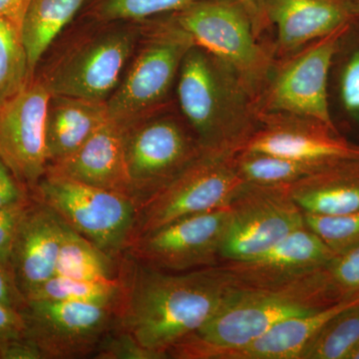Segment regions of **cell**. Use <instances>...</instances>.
I'll list each match as a JSON object with an SVG mask.
<instances>
[{
    "label": "cell",
    "mask_w": 359,
    "mask_h": 359,
    "mask_svg": "<svg viewBox=\"0 0 359 359\" xmlns=\"http://www.w3.org/2000/svg\"><path fill=\"white\" fill-rule=\"evenodd\" d=\"M122 257L111 256L65 223L55 276L86 280H114L120 276Z\"/></svg>",
    "instance_id": "24"
},
{
    "label": "cell",
    "mask_w": 359,
    "mask_h": 359,
    "mask_svg": "<svg viewBox=\"0 0 359 359\" xmlns=\"http://www.w3.org/2000/svg\"><path fill=\"white\" fill-rule=\"evenodd\" d=\"M150 34L106 102L109 119L124 127L150 117L167 103L194 45L173 20Z\"/></svg>",
    "instance_id": "8"
},
{
    "label": "cell",
    "mask_w": 359,
    "mask_h": 359,
    "mask_svg": "<svg viewBox=\"0 0 359 359\" xmlns=\"http://www.w3.org/2000/svg\"><path fill=\"white\" fill-rule=\"evenodd\" d=\"M180 110L205 152L235 155L259 127L256 98L228 65L193 45L176 82Z\"/></svg>",
    "instance_id": "3"
},
{
    "label": "cell",
    "mask_w": 359,
    "mask_h": 359,
    "mask_svg": "<svg viewBox=\"0 0 359 359\" xmlns=\"http://www.w3.org/2000/svg\"><path fill=\"white\" fill-rule=\"evenodd\" d=\"M354 6L356 7V11H358V13L359 14V0H353Z\"/></svg>",
    "instance_id": "42"
},
{
    "label": "cell",
    "mask_w": 359,
    "mask_h": 359,
    "mask_svg": "<svg viewBox=\"0 0 359 359\" xmlns=\"http://www.w3.org/2000/svg\"><path fill=\"white\" fill-rule=\"evenodd\" d=\"M123 299L118 327L141 346L169 358V351L216 313L230 282L217 266L168 273L123 255Z\"/></svg>",
    "instance_id": "1"
},
{
    "label": "cell",
    "mask_w": 359,
    "mask_h": 359,
    "mask_svg": "<svg viewBox=\"0 0 359 359\" xmlns=\"http://www.w3.org/2000/svg\"><path fill=\"white\" fill-rule=\"evenodd\" d=\"M51 94L41 78L0 105V159L30 193L48 168L45 125Z\"/></svg>",
    "instance_id": "14"
},
{
    "label": "cell",
    "mask_w": 359,
    "mask_h": 359,
    "mask_svg": "<svg viewBox=\"0 0 359 359\" xmlns=\"http://www.w3.org/2000/svg\"><path fill=\"white\" fill-rule=\"evenodd\" d=\"M228 205L194 215L146 233L125 254L139 263L168 273H185L221 263Z\"/></svg>",
    "instance_id": "13"
},
{
    "label": "cell",
    "mask_w": 359,
    "mask_h": 359,
    "mask_svg": "<svg viewBox=\"0 0 359 359\" xmlns=\"http://www.w3.org/2000/svg\"><path fill=\"white\" fill-rule=\"evenodd\" d=\"M86 0H32L21 25L30 77H35L39 61L69 25Z\"/></svg>",
    "instance_id": "23"
},
{
    "label": "cell",
    "mask_w": 359,
    "mask_h": 359,
    "mask_svg": "<svg viewBox=\"0 0 359 359\" xmlns=\"http://www.w3.org/2000/svg\"><path fill=\"white\" fill-rule=\"evenodd\" d=\"M63 228L65 222L53 210L32 198L18 226L11 259L14 280L25 299L55 276Z\"/></svg>",
    "instance_id": "17"
},
{
    "label": "cell",
    "mask_w": 359,
    "mask_h": 359,
    "mask_svg": "<svg viewBox=\"0 0 359 359\" xmlns=\"http://www.w3.org/2000/svg\"><path fill=\"white\" fill-rule=\"evenodd\" d=\"M32 0H0V18L11 21L20 28Z\"/></svg>",
    "instance_id": "40"
},
{
    "label": "cell",
    "mask_w": 359,
    "mask_h": 359,
    "mask_svg": "<svg viewBox=\"0 0 359 359\" xmlns=\"http://www.w3.org/2000/svg\"><path fill=\"white\" fill-rule=\"evenodd\" d=\"M25 302V294L18 289L11 269L0 263V304L20 311Z\"/></svg>",
    "instance_id": "37"
},
{
    "label": "cell",
    "mask_w": 359,
    "mask_h": 359,
    "mask_svg": "<svg viewBox=\"0 0 359 359\" xmlns=\"http://www.w3.org/2000/svg\"><path fill=\"white\" fill-rule=\"evenodd\" d=\"M344 299L332 285L327 266L269 285L230 283L216 313L168 353L170 358L216 359L223 351L249 344L280 321L314 313Z\"/></svg>",
    "instance_id": "2"
},
{
    "label": "cell",
    "mask_w": 359,
    "mask_h": 359,
    "mask_svg": "<svg viewBox=\"0 0 359 359\" xmlns=\"http://www.w3.org/2000/svg\"><path fill=\"white\" fill-rule=\"evenodd\" d=\"M359 344V304L340 311L309 342L302 359H351Z\"/></svg>",
    "instance_id": "27"
},
{
    "label": "cell",
    "mask_w": 359,
    "mask_h": 359,
    "mask_svg": "<svg viewBox=\"0 0 359 359\" xmlns=\"http://www.w3.org/2000/svg\"><path fill=\"white\" fill-rule=\"evenodd\" d=\"M351 359H359V344L356 347L355 351H353V353L351 354Z\"/></svg>",
    "instance_id": "41"
},
{
    "label": "cell",
    "mask_w": 359,
    "mask_h": 359,
    "mask_svg": "<svg viewBox=\"0 0 359 359\" xmlns=\"http://www.w3.org/2000/svg\"><path fill=\"white\" fill-rule=\"evenodd\" d=\"M93 358L96 359H166L168 356L141 346L128 332L117 325L104 337Z\"/></svg>",
    "instance_id": "31"
},
{
    "label": "cell",
    "mask_w": 359,
    "mask_h": 359,
    "mask_svg": "<svg viewBox=\"0 0 359 359\" xmlns=\"http://www.w3.org/2000/svg\"><path fill=\"white\" fill-rule=\"evenodd\" d=\"M172 20L194 45L235 71L256 98L275 63V49L257 36L250 16L236 0H199Z\"/></svg>",
    "instance_id": "4"
},
{
    "label": "cell",
    "mask_w": 359,
    "mask_h": 359,
    "mask_svg": "<svg viewBox=\"0 0 359 359\" xmlns=\"http://www.w3.org/2000/svg\"><path fill=\"white\" fill-rule=\"evenodd\" d=\"M32 197L111 256L121 257L126 252L138 214L134 198L47 172Z\"/></svg>",
    "instance_id": "5"
},
{
    "label": "cell",
    "mask_w": 359,
    "mask_h": 359,
    "mask_svg": "<svg viewBox=\"0 0 359 359\" xmlns=\"http://www.w3.org/2000/svg\"><path fill=\"white\" fill-rule=\"evenodd\" d=\"M269 26L276 30V58L351 25L359 15L353 0H264Z\"/></svg>",
    "instance_id": "18"
},
{
    "label": "cell",
    "mask_w": 359,
    "mask_h": 359,
    "mask_svg": "<svg viewBox=\"0 0 359 359\" xmlns=\"http://www.w3.org/2000/svg\"><path fill=\"white\" fill-rule=\"evenodd\" d=\"M244 150L327 166L359 162V146L342 138L337 129L313 118L289 113L259 114V127Z\"/></svg>",
    "instance_id": "15"
},
{
    "label": "cell",
    "mask_w": 359,
    "mask_h": 359,
    "mask_svg": "<svg viewBox=\"0 0 359 359\" xmlns=\"http://www.w3.org/2000/svg\"><path fill=\"white\" fill-rule=\"evenodd\" d=\"M121 276L114 280H86L54 276L26 297V299L72 302L95 304L118 311L123 299Z\"/></svg>",
    "instance_id": "26"
},
{
    "label": "cell",
    "mask_w": 359,
    "mask_h": 359,
    "mask_svg": "<svg viewBox=\"0 0 359 359\" xmlns=\"http://www.w3.org/2000/svg\"><path fill=\"white\" fill-rule=\"evenodd\" d=\"M0 359H44L39 347L26 339L14 340L0 348Z\"/></svg>",
    "instance_id": "38"
},
{
    "label": "cell",
    "mask_w": 359,
    "mask_h": 359,
    "mask_svg": "<svg viewBox=\"0 0 359 359\" xmlns=\"http://www.w3.org/2000/svg\"><path fill=\"white\" fill-rule=\"evenodd\" d=\"M108 119L105 102L51 95L45 125L48 166L75 152Z\"/></svg>",
    "instance_id": "21"
},
{
    "label": "cell",
    "mask_w": 359,
    "mask_h": 359,
    "mask_svg": "<svg viewBox=\"0 0 359 359\" xmlns=\"http://www.w3.org/2000/svg\"><path fill=\"white\" fill-rule=\"evenodd\" d=\"M25 334L20 311L0 304V348L14 340L25 339Z\"/></svg>",
    "instance_id": "36"
},
{
    "label": "cell",
    "mask_w": 359,
    "mask_h": 359,
    "mask_svg": "<svg viewBox=\"0 0 359 359\" xmlns=\"http://www.w3.org/2000/svg\"><path fill=\"white\" fill-rule=\"evenodd\" d=\"M204 152L186 122L172 116L152 115L127 127V171L139 205Z\"/></svg>",
    "instance_id": "10"
},
{
    "label": "cell",
    "mask_w": 359,
    "mask_h": 359,
    "mask_svg": "<svg viewBox=\"0 0 359 359\" xmlns=\"http://www.w3.org/2000/svg\"><path fill=\"white\" fill-rule=\"evenodd\" d=\"M327 271L332 285L344 297L359 295V245L335 255Z\"/></svg>",
    "instance_id": "32"
},
{
    "label": "cell",
    "mask_w": 359,
    "mask_h": 359,
    "mask_svg": "<svg viewBox=\"0 0 359 359\" xmlns=\"http://www.w3.org/2000/svg\"><path fill=\"white\" fill-rule=\"evenodd\" d=\"M25 339L44 359L85 358L118 325L117 311L81 302L26 299L20 309Z\"/></svg>",
    "instance_id": "11"
},
{
    "label": "cell",
    "mask_w": 359,
    "mask_h": 359,
    "mask_svg": "<svg viewBox=\"0 0 359 359\" xmlns=\"http://www.w3.org/2000/svg\"><path fill=\"white\" fill-rule=\"evenodd\" d=\"M233 163L245 183L273 186H290L313 175L340 167L248 150L233 155Z\"/></svg>",
    "instance_id": "25"
},
{
    "label": "cell",
    "mask_w": 359,
    "mask_h": 359,
    "mask_svg": "<svg viewBox=\"0 0 359 359\" xmlns=\"http://www.w3.org/2000/svg\"><path fill=\"white\" fill-rule=\"evenodd\" d=\"M359 304V295L332 306L280 321L256 339L223 351L216 359H302L309 342L340 311Z\"/></svg>",
    "instance_id": "20"
},
{
    "label": "cell",
    "mask_w": 359,
    "mask_h": 359,
    "mask_svg": "<svg viewBox=\"0 0 359 359\" xmlns=\"http://www.w3.org/2000/svg\"><path fill=\"white\" fill-rule=\"evenodd\" d=\"M126 128L108 119L75 152L49 165L47 173L134 198L125 154Z\"/></svg>",
    "instance_id": "19"
},
{
    "label": "cell",
    "mask_w": 359,
    "mask_h": 359,
    "mask_svg": "<svg viewBox=\"0 0 359 359\" xmlns=\"http://www.w3.org/2000/svg\"><path fill=\"white\" fill-rule=\"evenodd\" d=\"M295 204L306 214L359 212V162L309 177L287 186Z\"/></svg>",
    "instance_id": "22"
},
{
    "label": "cell",
    "mask_w": 359,
    "mask_h": 359,
    "mask_svg": "<svg viewBox=\"0 0 359 359\" xmlns=\"http://www.w3.org/2000/svg\"><path fill=\"white\" fill-rule=\"evenodd\" d=\"M236 1L250 16L257 36L263 40L264 32L269 27V20L264 11V0H236Z\"/></svg>",
    "instance_id": "39"
},
{
    "label": "cell",
    "mask_w": 359,
    "mask_h": 359,
    "mask_svg": "<svg viewBox=\"0 0 359 359\" xmlns=\"http://www.w3.org/2000/svg\"><path fill=\"white\" fill-rule=\"evenodd\" d=\"M339 100L346 114L359 124V47L347 54L339 77Z\"/></svg>",
    "instance_id": "33"
},
{
    "label": "cell",
    "mask_w": 359,
    "mask_h": 359,
    "mask_svg": "<svg viewBox=\"0 0 359 359\" xmlns=\"http://www.w3.org/2000/svg\"><path fill=\"white\" fill-rule=\"evenodd\" d=\"M334 257V252L304 226L257 256L221 262L217 268L233 285H269L325 268Z\"/></svg>",
    "instance_id": "16"
},
{
    "label": "cell",
    "mask_w": 359,
    "mask_h": 359,
    "mask_svg": "<svg viewBox=\"0 0 359 359\" xmlns=\"http://www.w3.org/2000/svg\"><path fill=\"white\" fill-rule=\"evenodd\" d=\"M30 81L20 28L0 18V105L20 93Z\"/></svg>",
    "instance_id": "28"
},
{
    "label": "cell",
    "mask_w": 359,
    "mask_h": 359,
    "mask_svg": "<svg viewBox=\"0 0 359 359\" xmlns=\"http://www.w3.org/2000/svg\"><path fill=\"white\" fill-rule=\"evenodd\" d=\"M139 32H101L75 46L41 78L51 95L107 102L133 56Z\"/></svg>",
    "instance_id": "12"
},
{
    "label": "cell",
    "mask_w": 359,
    "mask_h": 359,
    "mask_svg": "<svg viewBox=\"0 0 359 359\" xmlns=\"http://www.w3.org/2000/svg\"><path fill=\"white\" fill-rule=\"evenodd\" d=\"M30 202L32 200L25 204L0 209V263L9 269H11V252H13L18 226Z\"/></svg>",
    "instance_id": "34"
},
{
    "label": "cell",
    "mask_w": 359,
    "mask_h": 359,
    "mask_svg": "<svg viewBox=\"0 0 359 359\" xmlns=\"http://www.w3.org/2000/svg\"><path fill=\"white\" fill-rule=\"evenodd\" d=\"M344 26L299 50L276 58L256 97L257 114L289 113L313 118L337 129L328 100V77L342 39Z\"/></svg>",
    "instance_id": "6"
},
{
    "label": "cell",
    "mask_w": 359,
    "mask_h": 359,
    "mask_svg": "<svg viewBox=\"0 0 359 359\" xmlns=\"http://www.w3.org/2000/svg\"><path fill=\"white\" fill-rule=\"evenodd\" d=\"M304 214V224L335 255L359 245V212L340 215Z\"/></svg>",
    "instance_id": "29"
},
{
    "label": "cell",
    "mask_w": 359,
    "mask_h": 359,
    "mask_svg": "<svg viewBox=\"0 0 359 359\" xmlns=\"http://www.w3.org/2000/svg\"><path fill=\"white\" fill-rule=\"evenodd\" d=\"M228 212L221 262L257 256L306 226L287 186L245 183L229 203Z\"/></svg>",
    "instance_id": "9"
},
{
    "label": "cell",
    "mask_w": 359,
    "mask_h": 359,
    "mask_svg": "<svg viewBox=\"0 0 359 359\" xmlns=\"http://www.w3.org/2000/svg\"><path fill=\"white\" fill-rule=\"evenodd\" d=\"M199 0H102L98 16L102 20H143L158 14L177 13Z\"/></svg>",
    "instance_id": "30"
},
{
    "label": "cell",
    "mask_w": 359,
    "mask_h": 359,
    "mask_svg": "<svg viewBox=\"0 0 359 359\" xmlns=\"http://www.w3.org/2000/svg\"><path fill=\"white\" fill-rule=\"evenodd\" d=\"M30 200V191L16 179L6 163L0 159V209L25 204Z\"/></svg>",
    "instance_id": "35"
},
{
    "label": "cell",
    "mask_w": 359,
    "mask_h": 359,
    "mask_svg": "<svg viewBox=\"0 0 359 359\" xmlns=\"http://www.w3.org/2000/svg\"><path fill=\"white\" fill-rule=\"evenodd\" d=\"M245 183L236 169L233 155L203 153L141 203L129 245L178 219L226 207Z\"/></svg>",
    "instance_id": "7"
}]
</instances>
